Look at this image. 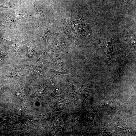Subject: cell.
Listing matches in <instances>:
<instances>
[{
	"label": "cell",
	"instance_id": "1",
	"mask_svg": "<svg viewBox=\"0 0 136 136\" xmlns=\"http://www.w3.org/2000/svg\"><path fill=\"white\" fill-rule=\"evenodd\" d=\"M63 55L61 54L57 55L50 62V76L53 85L59 75L61 74H71L66 72L62 66L61 58Z\"/></svg>",
	"mask_w": 136,
	"mask_h": 136
},
{
	"label": "cell",
	"instance_id": "2",
	"mask_svg": "<svg viewBox=\"0 0 136 136\" xmlns=\"http://www.w3.org/2000/svg\"><path fill=\"white\" fill-rule=\"evenodd\" d=\"M71 115L68 110L56 119L50 129L53 135L58 132L66 129L68 120Z\"/></svg>",
	"mask_w": 136,
	"mask_h": 136
},
{
	"label": "cell",
	"instance_id": "3",
	"mask_svg": "<svg viewBox=\"0 0 136 136\" xmlns=\"http://www.w3.org/2000/svg\"><path fill=\"white\" fill-rule=\"evenodd\" d=\"M65 92L71 96L72 101L82 103L86 99L81 87L79 88L75 86L72 83H70L65 90Z\"/></svg>",
	"mask_w": 136,
	"mask_h": 136
},
{
	"label": "cell",
	"instance_id": "4",
	"mask_svg": "<svg viewBox=\"0 0 136 136\" xmlns=\"http://www.w3.org/2000/svg\"><path fill=\"white\" fill-rule=\"evenodd\" d=\"M114 35L109 40L103 41L100 42L98 44V47L99 49L101 50L105 57L109 60L111 58L113 55L114 46L112 44V40Z\"/></svg>",
	"mask_w": 136,
	"mask_h": 136
},
{
	"label": "cell",
	"instance_id": "5",
	"mask_svg": "<svg viewBox=\"0 0 136 136\" xmlns=\"http://www.w3.org/2000/svg\"><path fill=\"white\" fill-rule=\"evenodd\" d=\"M23 17V15L21 14L11 11L8 13L6 16V20L11 26H16V21L22 18Z\"/></svg>",
	"mask_w": 136,
	"mask_h": 136
},
{
	"label": "cell",
	"instance_id": "6",
	"mask_svg": "<svg viewBox=\"0 0 136 136\" xmlns=\"http://www.w3.org/2000/svg\"><path fill=\"white\" fill-rule=\"evenodd\" d=\"M46 54L45 52H43L39 59L32 66V69L38 74H41L43 72V58Z\"/></svg>",
	"mask_w": 136,
	"mask_h": 136
},
{
	"label": "cell",
	"instance_id": "7",
	"mask_svg": "<svg viewBox=\"0 0 136 136\" xmlns=\"http://www.w3.org/2000/svg\"><path fill=\"white\" fill-rule=\"evenodd\" d=\"M54 102H53V107L56 109L62 110L65 107L66 103L68 100L66 98L63 96H56L55 98Z\"/></svg>",
	"mask_w": 136,
	"mask_h": 136
},
{
	"label": "cell",
	"instance_id": "8",
	"mask_svg": "<svg viewBox=\"0 0 136 136\" xmlns=\"http://www.w3.org/2000/svg\"><path fill=\"white\" fill-rule=\"evenodd\" d=\"M101 28L96 31H91L89 32V39H91L97 45L99 43L101 39Z\"/></svg>",
	"mask_w": 136,
	"mask_h": 136
},
{
	"label": "cell",
	"instance_id": "9",
	"mask_svg": "<svg viewBox=\"0 0 136 136\" xmlns=\"http://www.w3.org/2000/svg\"><path fill=\"white\" fill-rule=\"evenodd\" d=\"M0 38L6 41L14 49L15 52L18 53L19 48L17 41L13 38H4L0 37Z\"/></svg>",
	"mask_w": 136,
	"mask_h": 136
},
{
	"label": "cell",
	"instance_id": "10",
	"mask_svg": "<svg viewBox=\"0 0 136 136\" xmlns=\"http://www.w3.org/2000/svg\"><path fill=\"white\" fill-rule=\"evenodd\" d=\"M23 69V68L21 67H15L7 75V76L9 78H15L20 77L21 75L20 72Z\"/></svg>",
	"mask_w": 136,
	"mask_h": 136
},
{
	"label": "cell",
	"instance_id": "11",
	"mask_svg": "<svg viewBox=\"0 0 136 136\" xmlns=\"http://www.w3.org/2000/svg\"><path fill=\"white\" fill-rule=\"evenodd\" d=\"M52 45L51 51L54 52L62 50L64 47L65 45L63 43L55 41Z\"/></svg>",
	"mask_w": 136,
	"mask_h": 136
},
{
	"label": "cell",
	"instance_id": "12",
	"mask_svg": "<svg viewBox=\"0 0 136 136\" xmlns=\"http://www.w3.org/2000/svg\"><path fill=\"white\" fill-rule=\"evenodd\" d=\"M102 104L103 106L108 109H113L116 107L115 105L111 100L108 99H105Z\"/></svg>",
	"mask_w": 136,
	"mask_h": 136
},
{
	"label": "cell",
	"instance_id": "13",
	"mask_svg": "<svg viewBox=\"0 0 136 136\" xmlns=\"http://www.w3.org/2000/svg\"><path fill=\"white\" fill-rule=\"evenodd\" d=\"M46 91V86L44 85L42 86L36 91L35 94V95L38 97H43Z\"/></svg>",
	"mask_w": 136,
	"mask_h": 136
},
{
	"label": "cell",
	"instance_id": "14",
	"mask_svg": "<svg viewBox=\"0 0 136 136\" xmlns=\"http://www.w3.org/2000/svg\"><path fill=\"white\" fill-rule=\"evenodd\" d=\"M26 45L27 50V56L29 57H31L33 55V48L32 46L29 44H26Z\"/></svg>",
	"mask_w": 136,
	"mask_h": 136
},
{
	"label": "cell",
	"instance_id": "15",
	"mask_svg": "<svg viewBox=\"0 0 136 136\" xmlns=\"http://www.w3.org/2000/svg\"><path fill=\"white\" fill-rule=\"evenodd\" d=\"M31 4L33 5L34 8L36 10L43 16H44V15L42 11L41 8L33 0H29Z\"/></svg>",
	"mask_w": 136,
	"mask_h": 136
},
{
	"label": "cell",
	"instance_id": "16",
	"mask_svg": "<svg viewBox=\"0 0 136 136\" xmlns=\"http://www.w3.org/2000/svg\"><path fill=\"white\" fill-rule=\"evenodd\" d=\"M25 90L23 88H21L17 90L16 91L13 93L18 97H20L24 96L25 94Z\"/></svg>",
	"mask_w": 136,
	"mask_h": 136
},
{
	"label": "cell",
	"instance_id": "17",
	"mask_svg": "<svg viewBox=\"0 0 136 136\" xmlns=\"http://www.w3.org/2000/svg\"><path fill=\"white\" fill-rule=\"evenodd\" d=\"M11 51L8 53H5L0 50V62H2L5 60Z\"/></svg>",
	"mask_w": 136,
	"mask_h": 136
},
{
	"label": "cell",
	"instance_id": "18",
	"mask_svg": "<svg viewBox=\"0 0 136 136\" xmlns=\"http://www.w3.org/2000/svg\"><path fill=\"white\" fill-rule=\"evenodd\" d=\"M0 7L5 8H12L13 7L11 4L6 1H3L1 2Z\"/></svg>",
	"mask_w": 136,
	"mask_h": 136
},
{
	"label": "cell",
	"instance_id": "19",
	"mask_svg": "<svg viewBox=\"0 0 136 136\" xmlns=\"http://www.w3.org/2000/svg\"><path fill=\"white\" fill-rule=\"evenodd\" d=\"M106 128H105L103 132V135H112L114 133H111L108 132L107 131V126Z\"/></svg>",
	"mask_w": 136,
	"mask_h": 136
},
{
	"label": "cell",
	"instance_id": "20",
	"mask_svg": "<svg viewBox=\"0 0 136 136\" xmlns=\"http://www.w3.org/2000/svg\"><path fill=\"white\" fill-rule=\"evenodd\" d=\"M1 20L0 19V26L1 25Z\"/></svg>",
	"mask_w": 136,
	"mask_h": 136
}]
</instances>
